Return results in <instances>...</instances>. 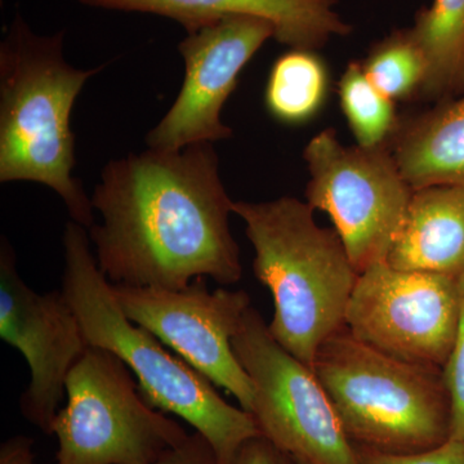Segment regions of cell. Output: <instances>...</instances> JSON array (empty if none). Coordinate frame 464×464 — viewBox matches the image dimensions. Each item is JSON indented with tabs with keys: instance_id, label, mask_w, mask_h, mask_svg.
<instances>
[{
	"instance_id": "obj_22",
	"label": "cell",
	"mask_w": 464,
	"mask_h": 464,
	"mask_svg": "<svg viewBox=\"0 0 464 464\" xmlns=\"http://www.w3.org/2000/svg\"><path fill=\"white\" fill-rule=\"evenodd\" d=\"M152 464H219L215 449L201 433L195 431Z\"/></svg>"
},
{
	"instance_id": "obj_23",
	"label": "cell",
	"mask_w": 464,
	"mask_h": 464,
	"mask_svg": "<svg viewBox=\"0 0 464 464\" xmlns=\"http://www.w3.org/2000/svg\"><path fill=\"white\" fill-rule=\"evenodd\" d=\"M230 464H295V458L259 435L241 445Z\"/></svg>"
},
{
	"instance_id": "obj_21",
	"label": "cell",
	"mask_w": 464,
	"mask_h": 464,
	"mask_svg": "<svg viewBox=\"0 0 464 464\" xmlns=\"http://www.w3.org/2000/svg\"><path fill=\"white\" fill-rule=\"evenodd\" d=\"M360 464H464V442L449 439L444 444L411 454H391L355 445Z\"/></svg>"
},
{
	"instance_id": "obj_24",
	"label": "cell",
	"mask_w": 464,
	"mask_h": 464,
	"mask_svg": "<svg viewBox=\"0 0 464 464\" xmlns=\"http://www.w3.org/2000/svg\"><path fill=\"white\" fill-rule=\"evenodd\" d=\"M33 440L26 436H14L0 448V464H38L34 459Z\"/></svg>"
},
{
	"instance_id": "obj_14",
	"label": "cell",
	"mask_w": 464,
	"mask_h": 464,
	"mask_svg": "<svg viewBox=\"0 0 464 464\" xmlns=\"http://www.w3.org/2000/svg\"><path fill=\"white\" fill-rule=\"evenodd\" d=\"M386 262L399 270L459 277L464 273V188L415 190Z\"/></svg>"
},
{
	"instance_id": "obj_7",
	"label": "cell",
	"mask_w": 464,
	"mask_h": 464,
	"mask_svg": "<svg viewBox=\"0 0 464 464\" xmlns=\"http://www.w3.org/2000/svg\"><path fill=\"white\" fill-rule=\"evenodd\" d=\"M306 199L331 217L357 274L386 261L413 197L390 143L344 146L332 128L308 141Z\"/></svg>"
},
{
	"instance_id": "obj_13",
	"label": "cell",
	"mask_w": 464,
	"mask_h": 464,
	"mask_svg": "<svg viewBox=\"0 0 464 464\" xmlns=\"http://www.w3.org/2000/svg\"><path fill=\"white\" fill-rule=\"evenodd\" d=\"M90 7L142 12L176 21L188 34L227 16L270 21L275 41L290 50L319 51L353 26L334 11L340 0H78Z\"/></svg>"
},
{
	"instance_id": "obj_18",
	"label": "cell",
	"mask_w": 464,
	"mask_h": 464,
	"mask_svg": "<svg viewBox=\"0 0 464 464\" xmlns=\"http://www.w3.org/2000/svg\"><path fill=\"white\" fill-rule=\"evenodd\" d=\"M360 63L369 81L393 102L422 96L429 65L411 27L393 30Z\"/></svg>"
},
{
	"instance_id": "obj_15",
	"label": "cell",
	"mask_w": 464,
	"mask_h": 464,
	"mask_svg": "<svg viewBox=\"0 0 464 464\" xmlns=\"http://www.w3.org/2000/svg\"><path fill=\"white\" fill-rule=\"evenodd\" d=\"M401 121L390 148L413 190L430 186L464 188V92Z\"/></svg>"
},
{
	"instance_id": "obj_25",
	"label": "cell",
	"mask_w": 464,
	"mask_h": 464,
	"mask_svg": "<svg viewBox=\"0 0 464 464\" xmlns=\"http://www.w3.org/2000/svg\"><path fill=\"white\" fill-rule=\"evenodd\" d=\"M295 464H308L306 462H304V460L295 459Z\"/></svg>"
},
{
	"instance_id": "obj_12",
	"label": "cell",
	"mask_w": 464,
	"mask_h": 464,
	"mask_svg": "<svg viewBox=\"0 0 464 464\" xmlns=\"http://www.w3.org/2000/svg\"><path fill=\"white\" fill-rule=\"evenodd\" d=\"M0 337L23 353L32 372L21 413L52 435L67 375L90 346L63 290L39 295L21 279L5 237L0 246Z\"/></svg>"
},
{
	"instance_id": "obj_3",
	"label": "cell",
	"mask_w": 464,
	"mask_h": 464,
	"mask_svg": "<svg viewBox=\"0 0 464 464\" xmlns=\"http://www.w3.org/2000/svg\"><path fill=\"white\" fill-rule=\"evenodd\" d=\"M63 249V293L88 346L118 356L136 374L140 393L151 408L182 418L209 441L219 464H230L244 442L261 435L255 417L228 404L212 382L124 315L83 226L67 222Z\"/></svg>"
},
{
	"instance_id": "obj_19",
	"label": "cell",
	"mask_w": 464,
	"mask_h": 464,
	"mask_svg": "<svg viewBox=\"0 0 464 464\" xmlns=\"http://www.w3.org/2000/svg\"><path fill=\"white\" fill-rule=\"evenodd\" d=\"M338 94L356 145L374 148L390 142L400 121L395 102L369 81L360 61L348 63Z\"/></svg>"
},
{
	"instance_id": "obj_9",
	"label": "cell",
	"mask_w": 464,
	"mask_h": 464,
	"mask_svg": "<svg viewBox=\"0 0 464 464\" xmlns=\"http://www.w3.org/2000/svg\"><path fill=\"white\" fill-rule=\"evenodd\" d=\"M459 277L399 270L359 274L344 317L357 340L404 362L444 368L459 325Z\"/></svg>"
},
{
	"instance_id": "obj_8",
	"label": "cell",
	"mask_w": 464,
	"mask_h": 464,
	"mask_svg": "<svg viewBox=\"0 0 464 464\" xmlns=\"http://www.w3.org/2000/svg\"><path fill=\"white\" fill-rule=\"evenodd\" d=\"M231 343L252 381L250 414L262 436L308 464H360L313 369L277 343L256 308L246 311Z\"/></svg>"
},
{
	"instance_id": "obj_2",
	"label": "cell",
	"mask_w": 464,
	"mask_h": 464,
	"mask_svg": "<svg viewBox=\"0 0 464 464\" xmlns=\"http://www.w3.org/2000/svg\"><path fill=\"white\" fill-rule=\"evenodd\" d=\"M63 32L38 35L20 14L0 44V182L42 183L60 195L72 221L91 228L93 204L75 167L70 116L99 69H75L63 53Z\"/></svg>"
},
{
	"instance_id": "obj_5",
	"label": "cell",
	"mask_w": 464,
	"mask_h": 464,
	"mask_svg": "<svg viewBox=\"0 0 464 464\" xmlns=\"http://www.w3.org/2000/svg\"><path fill=\"white\" fill-rule=\"evenodd\" d=\"M311 369L355 445L411 454L450 436V404L438 368L382 353L343 326L323 342Z\"/></svg>"
},
{
	"instance_id": "obj_10",
	"label": "cell",
	"mask_w": 464,
	"mask_h": 464,
	"mask_svg": "<svg viewBox=\"0 0 464 464\" xmlns=\"http://www.w3.org/2000/svg\"><path fill=\"white\" fill-rule=\"evenodd\" d=\"M111 289L130 322L148 329L215 386L232 393L241 409L252 411V381L231 343L250 307L246 290L210 292L207 277L179 290L112 283Z\"/></svg>"
},
{
	"instance_id": "obj_4",
	"label": "cell",
	"mask_w": 464,
	"mask_h": 464,
	"mask_svg": "<svg viewBox=\"0 0 464 464\" xmlns=\"http://www.w3.org/2000/svg\"><path fill=\"white\" fill-rule=\"evenodd\" d=\"M314 212L293 197L232 204L255 249L253 273L273 295L268 331L310 368L323 342L343 328L359 277L337 231L317 225Z\"/></svg>"
},
{
	"instance_id": "obj_1",
	"label": "cell",
	"mask_w": 464,
	"mask_h": 464,
	"mask_svg": "<svg viewBox=\"0 0 464 464\" xmlns=\"http://www.w3.org/2000/svg\"><path fill=\"white\" fill-rule=\"evenodd\" d=\"M102 224L90 228L106 279L179 290L197 277L239 282L240 250L228 225L234 201L213 143L149 149L110 161L92 197Z\"/></svg>"
},
{
	"instance_id": "obj_11",
	"label": "cell",
	"mask_w": 464,
	"mask_h": 464,
	"mask_svg": "<svg viewBox=\"0 0 464 464\" xmlns=\"http://www.w3.org/2000/svg\"><path fill=\"white\" fill-rule=\"evenodd\" d=\"M274 36L270 21L253 16L224 17L188 34L179 45L185 81L172 108L146 137L149 149L179 151L195 143L230 139L232 130L221 121L222 108L241 70Z\"/></svg>"
},
{
	"instance_id": "obj_6",
	"label": "cell",
	"mask_w": 464,
	"mask_h": 464,
	"mask_svg": "<svg viewBox=\"0 0 464 464\" xmlns=\"http://www.w3.org/2000/svg\"><path fill=\"white\" fill-rule=\"evenodd\" d=\"M65 392L53 423L57 464H152L188 436L145 401L130 368L105 348L85 350Z\"/></svg>"
},
{
	"instance_id": "obj_16",
	"label": "cell",
	"mask_w": 464,
	"mask_h": 464,
	"mask_svg": "<svg viewBox=\"0 0 464 464\" xmlns=\"http://www.w3.org/2000/svg\"><path fill=\"white\" fill-rule=\"evenodd\" d=\"M429 65L422 96L444 101L464 92V0H433L411 27Z\"/></svg>"
},
{
	"instance_id": "obj_20",
	"label": "cell",
	"mask_w": 464,
	"mask_h": 464,
	"mask_svg": "<svg viewBox=\"0 0 464 464\" xmlns=\"http://www.w3.org/2000/svg\"><path fill=\"white\" fill-rule=\"evenodd\" d=\"M459 325L444 368L442 378L450 404V436L449 439L464 442V273L459 276Z\"/></svg>"
},
{
	"instance_id": "obj_17",
	"label": "cell",
	"mask_w": 464,
	"mask_h": 464,
	"mask_svg": "<svg viewBox=\"0 0 464 464\" xmlns=\"http://www.w3.org/2000/svg\"><path fill=\"white\" fill-rule=\"evenodd\" d=\"M329 84L328 67L315 51L289 50L271 67L266 108L280 123H308L323 109Z\"/></svg>"
}]
</instances>
